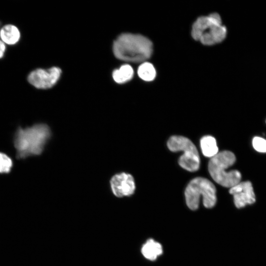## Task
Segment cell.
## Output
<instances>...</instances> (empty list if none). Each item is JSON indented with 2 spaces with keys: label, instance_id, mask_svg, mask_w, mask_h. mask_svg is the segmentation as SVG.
Here are the masks:
<instances>
[{
  "label": "cell",
  "instance_id": "1",
  "mask_svg": "<svg viewBox=\"0 0 266 266\" xmlns=\"http://www.w3.org/2000/svg\"><path fill=\"white\" fill-rule=\"evenodd\" d=\"M113 51L115 57L121 60L144 62L152 54L153 44L150 39L142 35L123 33L114 42Z\"/></svg>",
  "mask_w": 266,
  "mask_h": 266
},
{
  "label": "cell",
  "instance_id": "2",
  "mask_svg": "<svg viewBox=\"0 0 266 266\" xmlns=\"http://www.w3.org/2000/svg\"><path fill=\"white\" fill-rule=\"evenodd\" d=\"M50 135L49 128L43 124L24 129L19 128L14 140L17 157L23 159L40 154Z\"/></svg>",
  "mask_w": 266,
  "mask_h": 266
},
{
  "label": "cell",
  "instance_id": "3",
  "mask_svg": "<svg viewBox=\"0 0 266 266\" xmlns=\"http://www.w3.org/2000/svg\"><path fill=\"white\" fill-rule=\"evenodd\" d=\"M227 33V29L222 25L221 17L217 13L199 17L193 23L191 30L192 37L205 45L222 42Z\"/></svg>",
  "mask_w": 266,
  "mask_h": 266
},
{
  "label": "cell",
  "instance_id": "4",
  "mask_svg": "<svg viewBox=\"0 0 266 266\" xmlns=\"http://www.w3.org/2000/svg\"><path fill=\"white\" fill-rule=\"evenodd\" d=\"M235 156L229 151L218 153L208 163V171L213 179L220 185L231 188L240 182L241 175L237 170L226 171L235 162Z\"/></svg>",
  "mask_w": 266,
  "mask_h": 266
},
{
  "label": "cell",
  "instance_id": "5",
  "mask_svg": "<svg viewBox=\"0 0 266 266\" xmlns=\"http://www.w3.org/2000/svg\"><path fill=\"white\" fill-rule=\"evenodd\" d=\"M185 196L187 206L192 210L199 206L200 197L204 207L211 208L216 203V190L214 184L206 178L198 177L192 179L187 185Z\"/></svg>",
  "mask_w": 266,
  "mask_h": 266
},
{
  "label": "cell",
  "instance_id": "6",
  "mask_svg": "<svg viewBox=\"0 0 266 266\" xmlns=\"http://www.w3.org/2000/svg\"><path fill=\"white\" fill-rule=\"evenodd\" d=\"M167 145L172 152H183L178 160L179 164L182 168L191 172L199 169L200 165L199 152L189 139L182 136H172L167 141Z\"/></svg>",
  "mask_w": 266,
  "mask_h": 266
},
{
  "label": "cell",
  "instance_id": "7",
  "mask_svg": "<svg viewBox=\"0 0 266 266\" xmlns=\"http://www.w3.org/2000/svg\"><path fill=\"white\" fill-rule=\"evenodd\" d=\"M61 70L57 67L49 69L37 68L28 76V82L36 88L47 89L52 87L58 81Z\"/></svg>",
  "mask_w": 266,
  "mask_h": 266
},
{
  "label": "cell",
  "instance_id": "8",
  "mask_svg": "<svg viewBox=\"0 0 266 266\" xmlns=\"http://www.w3.org/2000/svg\"><path fill=\"white\" fill-rule=\"evenodd\" d=\"M230 193L233 196V202L237 208H241L256 201V197L251 182H240L231 187Z\"/></svg>",
  "mask_w": 266,
  "mask_h": 266
},
{
  "label": "cell",
  "instance_id": "9",
  "mask_svg": "<svg viewBox=\"0 0 266 266\" xmlns=\"http://www.w3.org/2000/svg\"><path fill=\"white\" fill-rule=\"evenodd\" d=\"M110 185L113 193L117 197L130 196L133 194L135 188L133 177L126 173L113 176L110 180Z\"/></svg>",
  "mask_w": 266,
  "mask_h": 266
},
{
  "label": "cell",
  "instance_id": "10",
  "mask_svg": "<svg viewBox=\"0 0 266 266\" xmlns=\"http://www.w3.org/2000/svg\"><path fill=\"white\" fill-rule=\"evenodd\" d=\"M21 37L19 29L12 24H7L0 29V40L5 44L9 45L16 44Z\"/></svg>",
  "mask_w": 266,
  "mask_h": 266
},
{
  "label": "cell",
  "instance_id": "11",
  "mask_svg": "<svg viewBox=\"0 0 266 266\" xmlns=\"http://www.w3.org/2000/svg\"><path fill=\"white\" fill-rule=\"evenodd\" d=\"M141 251L142 255L146 259L155 261L163 254V249L160 243L150 238L143 244Z\"/></svg>",
  "mask_w": 266,
  "mask_h": 266
},
{
  "label": "cell",
  "instance_id": "12",
  "mask_svg": "<svg viewBox=\"0 0 266 266\" xmlns=\"http://www.w3.org/2000/svg\"><path fill=\"white\" fill-rule=\"evenodd\" d=\"M200 147L204 156L212 158L218 153V148L214 137L210 135L202 137L200 141Z\"/></svg>",
  "mask_w": 266,
  "mask_h": 266
},
{
  "label": "cell",
  "instance_id": "13",
  "mask_svg": "<svg viewBox=\"0 0 266 266\" xmlns=\"http://www.w3.org/2000/svg\"><path fill=\"white\" fill-rule=\"evenodd\" d=\"M133 70L129 65L122 66L119 69L113 71V78L118 83H124L130 80L133 77Z\"/></svg>",
  "mask_w": 266,
  "mask_h": 266
},
{
  "label": "cell",
  "instance_id": "14",
  "mask_svg": "<svg viewBox=\"0 0 266 266\" xmlns=\"http://www.w3.org/2000/svg\"><path fill=\"white\" fill-rule=\"evenodd\" d=\"M137 74L141 79L145 81H151L156 77V71L152 64L144 62L139 66Z\"/></svg>",
  "mask_w": 266,
  "mask_h": 266
},
{
  "label": "cell",
  "instance_id": "15",
  "mask_svg": "<svg viewBox=\"0 0 266 266\" xmlns=\"http://www.w3.org/2000/svg\"><path fill=\"white\" fill-rule=\"evenodd\" d=\"M12 165V160L5 154L0 152V173H9Z\"/></svg>",
  "mask_w": 266,
  "mask_h": 266
},
{
  "label": "cell",
  "instance_id": "16",
  "mask_svg": "<svg viewBox=\"0 0 266 266\" xmlns=\"http://www.w3.org/2000/svg\"><path fill=\"white\" fill-rule=\"evenodd\" d=\"M252 145L259 152L266 153V140L262 137L255 136L252 140Z\"/></svg>",
  "mask_w": 266,
  "mask_h": 266
},
{
  "label": "cell",
  "instance_id": "17",
  "mask_svg": "<svg viewBox=\"0 0 266 266\" xmlns=\"http://www.w3.org/2000/svg\"><path fill=\"white\" fill-rule=\"evenodd\" d=\"M6 50L5 44L0 39V59L4 56Z\"/></svg>",
  "mask_w": 266,
  "mask_h": 266
},
{
  "label": "cell",
  "instance_id": "18",
  "mask_svg": "<svg viewBox=\"0 0 266 266\" xmlns=\"http://www.w3.org/2000/svg\"></svg>",
  "mask_w": 266,
  "mask_h": 266
},
{
  "label": "cell",
  "instance_id": "19",
  "mask_svg": "<svg viewBox=\"0 0 266 266\" xmlns=\"http://www.w3.org/2000/svg\"></svg>",
  "mask_w": 266,
  "mask_h": 266
}]
</instances>
